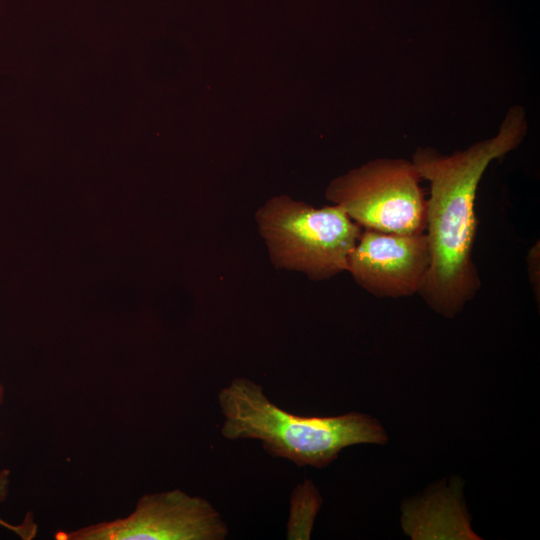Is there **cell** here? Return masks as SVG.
I'll use <instances>...</instances> for the list:
<instances>
[{
    "instance_id": "cell-9",
    "label": "cell",
    "mask_w": 540,
    "mask_h": 540,
    "mask_svg": "<svg viewBox=\"0 0 540 540\" xmlns=\"http://www.w3.org/2000/svg\"><path fill=\"white\" fill-rule=\"evenodd\" d=\"M528 274L534 287V292L539 290V243L534 245L527 255Z\"/></svg>"
},
{
    "instance_id": "cell-3",
    "label": "cell",
    "mask_w": 540,
    "mask_h": 540,
    "mask_svg": "<svg viewBox=\"0 0 540 540\" xmlns=\"http://www.w3.org/2000/svg\"><path fill=\"white\" fill-rule=\"evenodd\" d=\"M272 262L305 273L312 280L347 271V260L361 234L338 205L314 208L286 196L269 200L256 214Z\"/></svg>"
},
{
    "instance_id": "cell-7",
    "label": "cell",
    "mask_w": 540,
    "mask_h": 540,
    "mask_svg": "<svg viewBox=\"0 0 540 540\" xmlns=\"http://www.w3.org/2000/svg\"><path fill=\"white\" fill-rule=\"evenodd\" d=\"M320 503V496L310 481L307 480L296 487L291 498V513L287 534L289 539L309 538Z\"/></svg>"
},
{
    "instance_id": "cell-6",
    "label": "cell",
    "mask_w": 540,
    "mask_h": 540,
    "mask_svg": "<svg viewBox=\"0 0 540 540\" xmlns=\"http://www.w3.org/2000/svg\"><path fill=\"white\" fill-rule=\"evenodd\" d=\"M430 261L425 231L397 234L364 229L348 256L347 271L376 297H409L420 293Z\"/></svg>"
},
{
    "instance_id": "cell-5",
    "label": "cell",
    "mask_w": 540,
    "mask_h": 540,
    "mask_svg": "<svg viewBox=\"0 0 540 540\" xmlns=\"http://www.w3.org/2000/svg\"><path fill=\"white\" fill-rule=\"evenodd\" d=\"M228 528L206 499L180 489L145 494L126 517L56 535L60 540H223Z\"/></svg>"
},
{
    "instance_id": "cell-10",
    "label": "cell",
    "mask_w": 540,
    "mask_h": 540,
    "mask_svg": "<svg viewBox=\"0 0 540 540\" xmlns=\"http://www.w3.org/2000/svg\"><path fill=\"white\" fill-rule=\"evenodd\" d=\"M4 398H5V388H4V385L0 382V407L4 402Z\"/></svg>"
},
{
    "instance_id": "cell-4",
    "label": "cell",
    "mask_w": 540,
    "mask_h": 540,
    "mask_svg": "<svg viewBox=\"0 0 540 540\" xmlns=\"http://www.w3.org/2000/svg\"><path fill=\"white\" fill-rule=\"evenodd\" d=\"M420 180L412 161L378 158L332 180L326 198L364 229L421 233L426 229V198Z\"/></svg>"
},
{
    "instance_id": "cell-2",
    "label": "cell",
    "mask_w": 540,
    "mask_h": 540,
    "mask_svg": "<svg viewBox=\"0 0 540 540\" xmlns=\"http://www.w3.org/2000/svg\"><path fill=\"white\" fill-rule=\"evenodd\" d=\"M224 416L221 435L229 440H259L274 457L297 466L323 468L339 452L360 443L385 444L380 423L365 414L351 412L331 417H303L275 405L263 387L237 377L218 394Z\"/></svg>"
},
{
    "instance_id": "cell-8",
    "label": "cell",
    "mask_w": 540,
    "mask_h": 540,
    "mask_svg": "<svg viewBox=\"0 0 540 540\" xmlns=\"http://www.w3.org/2000/svg\"><path fill=\"white\" fill-rule=\"evenodd\" d=\"M9 484L10 471L8 469L0 470V503L5 501L8 496ZM32 520L28 517L21 524H11L0 517V526L14 532L21 539L30 540L37 533V525Z\"/></svg>"
},
{
    "instance_id": "cell-1",
    "label": "cell",
    "mask_w": 540,
    "mask_h": 540,
    "mask_svg": "<svg viewBox=\"0 0 540 540\" xmlns=\"http://www.w3.org/2000/svg\"><path fill=\"white\" fill-rule=\"evenodd\" d=\"M527 130L525 110L517 105L507 111L497 134L490 138L452 154L418 147L412 155L419 176L430 186L425 233L431 261L419 294L432 310L446 318L458 315L481 288L472 258L480 181L494 160L522 143Z\"/></svg>"
}]
</instances>
